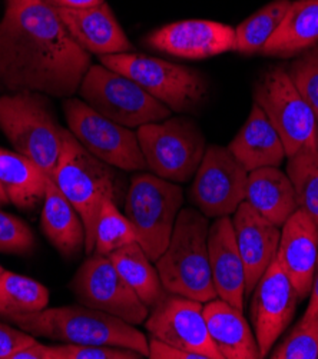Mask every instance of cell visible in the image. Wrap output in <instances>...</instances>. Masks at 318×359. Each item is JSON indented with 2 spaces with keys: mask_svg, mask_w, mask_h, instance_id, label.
Segmentation results:
<instances>
[{
  "mask_svg": "<svg viewBox=\"0 0 318 359\" xmlns=\"http://www.w3.org/2000/svg\"><path fill=\"white\" fill-rule=\"evenodd\" d=\"M300 297L277 259L268 266L253 291L251 322L261 358L270 355L296 315Z\"/></svg>",
  "mask_w": 318,
  "mask_h": 359,
  "instance_id": "9a60e30c",
  "label": "cell"
},
{
  "mask_svg": "<svg viewBox=\"0 0 318 359\" xmlns=\"http://www.w3.org/2000/svg\"><path fill=\"white\" fill-rule=\"evenodd\" d=\"M78 92L98 114L129 129L161 122L172 115L166 104L143 86L102 63L88 69Z\"/></svg>",
  "mask_w": 318,
  "mask_h": 359,
  "instance_id": "52a82bcc",
  "label": "cell"
},
{
  "mask_svg": "<svg viewBox=\"0 0 318 359\" xmlns=\"http://www.w3.org/2000/svg\"><path fill=\"white\" fill-rule=\"evenodd\" d=\"M145 43L175 57L208 59L235 49V27L212 20H181L154 30Z\"/></svg>",
  "mask_w": 318,
  "mask_h": 359,
  "instance_id": "2e32d148",
  "label": "cell"
},
{
  "mask_svg": "<svg viewBox=\"0 0 318 359\" xmlns=\"http://www.w3.org/2000/svg\"><path fill=\"white\" fill-rule=\"evenodd\" d=\"M124 203L125 215L136 232V242L157 262L165 252L183 209V188L154 173H136L131 179Z\"/></svg>",
  "mask_w": 318,
  "mask_h": 359,
  "instance_id": "8992f818",
  "label": "cell"
},
{
  "mask_svg": "<svg viewBox=\"0 0 318 359\" xmlns=\"http://www.w3.org/2000/svg\"><path fill=\"white\" fill-rule=\"evenodd\" d=\"M110 259L150 311L168 295L157 266L138 242L129 243L110 255Z\"/></svg>",
  "mask_w": 318,
  "mask_h": 359,
  "instance_id": "4316f807",
  "label": "cell"
},
{
  "mask_svg": "<svg viewBox=\"0 0 318 359\" xmlns=\"http://www.w3.org/2000/svg\"><path fill=\"white\" fill-rule=\"evenodd\" d=\"M0 130L15 152L38 163L52 177L59 162L65 128L55 118L46 95H0Z\"/></svg>",
  "mask_w": 318,
  "mask_h": 359,
  "instance_id": "5b68a950",
  "label": "cell"
},
{
  "mask_svg": "<svg viewBox=\"0 0 318 359\" xmlns=\"http://www.w3.org/2000/svg\"><path fill=\"white\" fill-rule=\"evenodd\" d=\"M245 202L278 228L298 209L290 177L278 168H261L249 173Z\"/></svg>",
  "mask_w": 318,
  "mask_h": 359,
  "instance_id": "603a6c76",
  "label": "cell"
},
{
  "mask_svg": "<svg viewBox=\"0 0 318 359\" xmlns=\"http://www.w3.org/2000/svg\"><path fill=\"white\" fill-rule=\"evenodd\" d=\"M287 72L318 121V43L298 55Z\"/></svg>",
  "mask_w": 318,
  "mask_h": 359,
  "instance_id": "d6a6232c",
  "label": "cell"
},
{
  "mask_svg": "<svg viewBox=\"0 0 318 359\" xmlns=\"http://www.w3.org/2000/svg\"><path fill=\"white\" fill-rule=\"evenodd\" d=\"M5 320L25 332L63 344L108 345L132 349L148 358V338L124 319L88 308L85 305H67L45 308L39 312L13 315Z\"/></svg>",
  "mask_w": 318,
  "mask_h": 359,
  "instance_id": "3957f363",
  "label": "cell"
},
{
  "mask_svg": "<svg viewBox=\"0 0 318 359\" xmlns=\"http://www.w3.org/2000/svg\"><path fill=\"white\" fill-rule=\"evenodd\" d=\"M11 359H55L52 345H44L34 342L20 351H18Z\"/></svg>",
  "mask_w": 318,
  "mask_h": 359,
  "instance_id": "74e56055",
  "label": "cell"
},
{
  "mask_svg": "<svg viewBox=\"0 0 318 359\" xmlns=\"http://www.w3.org/2000/svg\"><path fill=\"white\" fill-rule=\"evenodd\" d=\"M209 219L198 209L183 208L171 241L157 261V269L168 294L202 304L218 298L212 282L208 254Z\"/></svg>",
  "mask_w": 318,
  "mask_h": 359,
  "instance_id": "277c9868",
  "label": "cell"
},
{
  "mask_svg": "<svg viewBox=\"0 0 318 359\" xmlns=\"http://www.w3.org/2000/svg\"><path fill=\"white\" fill-rule=\"evenodd\" d=\"M49 291L45 285L11 271L0 275V316L39 312L48 308Z\"/></svg>",
  "mask_w": 318,
  "mask_h": 359,
  "instance_id": "83f0119b",
  "label": "cell"
},
{
  "mask_svg": "<svg viewBox=\"0 0 318 359\" xmlns=\"http://www.w3.org/2000/svg\"><path fill=\"white\" fill-rule=\"evenodd\" d=\"M67 33L88 53L106 56L133 49L108 4L86 9H56Z\"/></svg>",
  "mask_w": 318,
  "mask_h": 359,
  "instance_id": "d6986e66",
  "label": "cell"
},
{
  "mask_svg": "<svg viewBox=\"0 0 318 359\" xmlns=\"http://www.w3.org/2000/svg\"><path fill=\"white\" fill-rule=\"evenodd\" d=\"M48 177L38 163L0 148V188L18 209L30 212L44 202Z\"/></svg>",
  "mask_w": 318,
  "mask_h": 359,
  "instance_id": "484cf974",
  "label": "cell"
},
{
  "mask_svg": "<svg viewBox=\"0 0 318 359\" xmlns=\"http://www.w3.org/2000/svg\"><path fill=\"white\" fill-rule=\"evenodd\" d=\"M148 342H150V353H148L150 359H206L199 353H194L181 348H176L155 337H151Z\"/></svg>",
  "mask_w": 318,
  "mask_h": 359,
  "instance_id": "8d00e7d4",
  "label": "cell"
},
{
  "mask_svg": "<svg viewBox=\"0 0 318 359\" xmlns=\"http://www.w3.org/2000/svg\"><path fill=\"white\" fill-rule=\"evenodd\" d=\"M246 181L249 172L230 149L211 145L195 173L190 198L208 219L230 217L245 201Z\"/></svg>",
  "mask_w": 318,
  "mask_h": 359,
  "instance_id": "4fadbf2b",
  "label": "cell"
},
{
  "mask_svg": "<svg viewBox=\"0 0 318 359\" xmlns=\"http://www.w3.org/2000/svg\"><path fill=\"white\" fill-rule=\"evenodd\" d=\"M291 0H272L258 12L235 27V52L256 55L263 52L281 20L284 19Z\"/></svg>",
  "mask_w": 318,
  "mask_h": 359,
  "instance_id": "f1b7e54d",
  "label": "cell"
},
{
  "mask_svg": "<svg viewBox=\"0 0 318 359\" xmlns=\"http://www.w3.org/2000/svg\"><path fill=\"white\" fill-rule=\"evenodd\" d=\"M208 254L217 297L242 311L245 299V269L230 217L217 218L209 226Z\"/></svg>",
  "mask_w": 318,
  "mask_h": 359,
  "instance_id": "ffe728a7",
  "label": "cell"
},
{
  "mask_svg": "<svg viewBox=\"0 0 318 359\" xmlns=\"http://www.w3.org/2000/svg\"><path fill=\"white\" fill-rule=\"evenodd\" d=\"M232 225L245 269V297H251L257 282L277 258L281 229L245 201L234 212Z\"/></svg>",
  "mask_w": 318,
  "mask_h": 359,
  "instance_id": "ac0fdd59",
  "label": "cell"
},
{
  "mask_svg": "<svg viewBox=\"0 0 318 359\" xmlns=\"http://www.w3.org/2000/svg\"><path fill=\"white\" fill-rule=\"evenodd\" d=\"M37 239L29 225L18 217L0 209V254L27 255Z\"/></svg>",
  "mask_w": 318,
  "mask_h": 359,
  "instance_id": "836d02e7",
  "label": "cell"
},
{
  "mask_svg": "<svg viewBox=\"0 0 318 359\" xmlns=\"http://www.w3.org/2000/svg\"><path fill=\"white\" fill-rule=\"evenodd\" d=\"M230 152L246 172L279 168L287 158L284 143L261 107L254 103L249 119L228 145Z\"/></svg>",
  "mask_w": 318,
  "mask_h": 359,
  "instance_id": "44dd1931",
  "label": "cell"
},
{
  "mask_svg": "<svg viewBox=\"0 0 318 359\" xmlns=\"http://www.w3.org/2000/svg\"><path fill=\"white\" fill-rule=\"evenodd\" d=\"M63 112L67 130L93 156L125 172L147 169L136 132L105 118L77 97L65 99Z\"/></svg>",
  "mask_w": 318,
  "mask_h": 359,
  "instance_id": "8fae6325",
  "label": "cell"
},
{
  "mask_svg": "<svg viewBox=\"0 0 318 359\" xmlns=\"http://www.w3.org/2000/svg\"><path fill=\"white\" fill-rule=\"evenodd\" d=\"M55 9H86L102 5L105 0H44Z\"/></svg>",
  "mask_w": 318,
  "mask_h": 359,
  "instance_id": "f35d334b",
  "label": "cell"
},
{
  "mask_svg": "<svg viewBox=\"0 0 318 359\" xmlns=\"http://www.w3.org/2000/svg\"><path fill=\"white\" fill-rule=\"evenodd\" d=\"M81 305L103 311L131 325L144 324L150 308L121 276L110 257L92 254L69 283Z\"/></svg>",
  "mask_w": 318,
  "mask_h": 359,
  "instance_id": "7c38bea8",
  "label": "cell"
},
{
  "mask_svg": "<svg viewBox=\"0 0 318 359\" xmlns=\"http://www.w3.org/2000/svg\"><path fill=\"white\" fill-rule=\"evenodd\" d=\"M204 315L209 337L223 359L261 358L256 334L242 311L216 298L205 304Z\"/></svg>",
  "mask_w": 318,
  "mask_h": 359,
  "instance_id": "7402d4cb",
  "label": "cell"
},
{
  "mask_svg": "<svg viewBox=\"0 0 318 359\" xmlns=\"http://www.w3.org/2000/svg\"><path fill=\"white\" fill-rule=\"evenodd\" d=\"M5 269H4V266L2 265H0V275H2V272H4Z\"/></svg>",
  "mask_w": 318,
  "mask_h": 359,
  "instance_id": "b9f144b4",
  "label": "cell"
},
{
  "mask_svg": "<svg viewBox=\"0 0 318 359\" xmlns=\"http://www.w3.org/2000/svg\"><path fill=\"white\" fill-rule=\"evenodd\" d=\"M53 182L74 205L85 225V254L89 257L95 248V231L106 199L117 205L126 196L125 179L117 168L93 156L67 129L59 162L52 175Z\"/></svg>",
  "mask_w": 318,
  "mask_h": 359,
  "instance_id": "7a4b0ae2",
  "label": "cell"
},
{
  "mask_svg": "<svg viewBox=\"0 0 318 359\" xmlns=\"http://www.w3.org/2000/svg\"><path fill=\"white\" fill-rule=\"evenodd\" d=\"M55 359H143L136 351L108 345H52Z\"/></svg>",
  "mask_w": 318,
  "mask_h": 359,
  "instance_id": "e575fe53",
  "label": "cell"
},
{
  "mask_svg": "<svg viewBox=\"0 0 318 359\" xmlns=\"http://www.w3.org/2000/svg\"><path fill=\"white\" fill-rule=\"evenodd\" d=\"M308 306L305 313L307 315H318V258L315 264V271H314V279H312V286H311V292L308 297Z\"/></svg>",
  "mask_w": 318,
  "mask_h": 359,
  "instance_id": "ab89813d",
  "label": "cell"
},
{
  "mask_svg": "<svg viewBox=\"0 0 318 359\" xmlns=\"http://www.w3.org/2000/svg\"><path fill=\"white\" fill-rule=\"evenodd\" d=\"M136 242V232L126 215L119 210L112 199H106L95 231V248L92 254L110 257L115 250Z\"/></svg>",
  "mask_w": 318,
  "mask_h": 359,
  "instance_id": "4dcf8cb0",
  "label": "cell"
},
{
  "mask_svg": "<svg viewBox=\"0 0 318 359\" xmlns=\"http://www.w3.org/2000/svg\"><path fill=\"white\" fill-rule=\"evenodd\" d=\"M100 63L143 86L172 112H190L201 104L206 83L197 70L140 53L100 56Z\"/></svg>",
  "mask_w": 318,
  "mask_h": 359,
  "instance_id": "9c48e42d",
  "label": "cell"
},
{
  "mask_svg": "<svg viewBox=\"0 0 318 359\" xmlns=\"http://www.w3.org/2000/svg\"><path fill=\"white\" fill-rule=\"evenodd\" d=\"M315 43H318V0H297L291 2L261 53L289 59L301 55Z\"/></svg>",
  "mask_w": 318,
  "mask_h": 359,
  "instance_id": "d4e9b609",
  "label": "cell"
},
{
  "mask_svg": "<svg viewBox=\"0 0 318 359\" xmlns=\"http://www.w3.org/2000/svg\"><path fill=\"white\" fill-rule=\"evenodd\" d=\"M147 168L175 184L190 182L206 151L205 137L188 118H168L136 130Z\"/></svg>",
  "mask_w": 318,
  "mask_h": 359,
  "instance_id": "ba28073f",
  "label": "cell"
},
{
  "mask_svg": "<svg viewBox=\"0 0 318 359\" xmlns=\"http://www.w3.org/2000/svg\"><path fill=\"white\" fill-rule=\"evenodd\" d=\"M41 228L49 242L66 258H74L85 249L86 235L81 215L51 176L46 184Z\"/></svg>",
  "mask_w": 318,
  "mask_h": 359,
  "instance_id": "cb8c5ba5",
  "label": "cell"
},
{
  "mask_svg": "<svg viewBox=\"0 0 318 359\" xmlns=\"http://www.w3.org/2000/svg\"><path fill=\"white\" fill-rule=\"evenodd\" d=\"M287 159V175L298 209L318 224V149H303Z\"/></svg>",
  "mask_w": 318,
  "mask_h": 359,
  "instance_id": "f546056e",
  "label": "cell"
},
{
  "mask_svg": "<svg viewBox=\"0 0 318 359\" xmlns=\"http://www.w3.org/2000/svg\"><path fill=\"white\" fill-rule=\"evenodd\" d=\"M145 328L151 337L169 345L199 353L206 359H223L209 337L204 305L199 301L168 294L151 309Z\"/></svg>",
  "mask_w": 318,
  "mask_h": 359,
  "instance_id": "5bb4252c",
  "label": "cell"
},
{
  "mask_svg": "<svg viewBox=\"0 0 318 359\" xmlns=\"http://www.w3.org/2000/svg\"><path fill=\"white\" fill-rule=\"evenodd\" d=\"M8 203H9V201H8L6 195L4 194L2 188H0V206H5V205H8Z\"/></svg>",
  "mask_w": 318,
  "mask_h": 359,
  "instance_id": "60d3db41",
  "label": "cell"
},
{
  "mask_svg": "<svg viewBox=\"0 0 318 359\" xmlns=\"http://www.w3.org/2000/svg\"><path fill=\"white\" fill-rule=\"evenodd\" d=\"M257 103L284 143L287 158L318 149V121L282 66L265 70L254 86Z\"/></svg>",
  "mask_w": 318,
  "mask_h": 359,
  "instance_id": "30bf717a",
  "label": "cell"
},
{
  "mask_svg": "<svg viewBox=\"0 0 318 359\" xmlns=\"http://www.w3.org/2000/svg\"><path fill=\"white\" fill-rule=\"evenodd\" d=\"M37 342V338L20 328L0 322V359H11L18 351Z\"/></svg>",
  "mask_w": 318,
  "mask_h": 359,
  "instance_id": "d590c367",
  "label": "cell"
},
{
  "mask_svg": "<svg viewBox=\"0 0 318 359\" xmlns=\"http://www.w3.org/2000/svg\"><path fill=\"white\" fill-rule=\"evenodd\" d=\"M318 258V224L301 209H297L281 226L277 262L287 273L300 297L311 292Z\"/></svg>",
  "mask_w": 318,
  "mask_h": 359,
  "instance_id": "e0dca14e",
  "label": "cell"
},
{
  "mask_svg": "<svg viewBox=\"0 0 318 359\" xmlns=\"http://www.w3.org/2000/svg\"><path fill=\"white\" fill-rule=\"evenodd\" d=\"M92 66L44 0H6L0 22V90L72 97Z\"/></svg>",
  "mask_w": 318,
  "mask_h": 359,
  "instance_id": "6da1fadb",
  "label": "cell"
},
{
  "mask_svg": "<svg viewBox=\"0 0 318 359\" xmlns=\"http://www.w3.org/2000/svg\"><path fill=\"white\" fill-rule=\"evenodd\" d=\"M272 359H318V315H307L275 349L270 352Z\"/></svg>",
  "mask_w": 318,
  "mask_h": 359,
  "instance_id": "1f68e13d",
  "label": "cell"
}]
</instances>
